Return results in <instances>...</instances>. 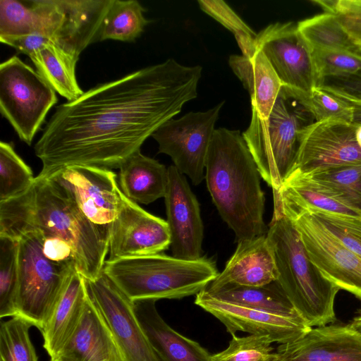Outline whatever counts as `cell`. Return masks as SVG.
<instances>
[{
  "label": "cell",
  "instance_id": "6da1fadb",
  "mask_svg": "<svg viewBox=\"0 0 361 361\" xmlns=\"http://www.w3.org/2000/svg\"><path fill=\"white\" fill-rule=\"evenodd\" d=\"M202 67L173 59L84 92L57 106L34 147L48 178L66 167L121 166L197 97Z\"/></svg>",
  "mask_w": 361,
  "mask_h": 361
},
{
  "label": "cell",
  "instance_id": "7a4b0ae2",
  "mask_svg": "<svg viewBox=\"0 0 361 361\" xmlns=\"http://www.w3.org/2000/svg\"><path fill=\"white\" fill-rule=\"evenodd\" d=\"M37 231L67 241L75 256L76 270L86 279L103 271L109 252V232L89 221L73 192L57 177H35L25 193L0 202V236L18 240Z\"/></svg>",
  "mask_w": 361,
  "mask_h": 361
},
{
  "label": "cell",
  "instance_id": "3957f363",
  "mask_svg": "<svg viewBox=\"0 0 361 361\" xmlns=\"http://www.w3.org/2000/svg\"><path fill=\"white\" fill-rule=\"evenodd\" d=\"M205 169L212 201L238 241L266 235L261 176L240 130L215 129Z\"/></svg>",
  "mask_w": 361,
  "mask_h": 361
},
{
  "label": "cell",
  "instance_id": "277c9868",
  "mask_svg": "<svg viewBox=\"0 0 361 361\" xmlns=\"http://www.w3.org/2000/svg\"><path fill=\"white\" fill-rule=\"evenodd\" d=\"M113 0H0V36L38 34L79 58L97 40Z\"/></svg>",
  "mask_w": 361,
  "mask_h": 361
},
{
  "label": "cell",
  "instance_id": "5b68a950",
  "mask_svg": "<svg viewBox=\"0 0 361 361\" xmlns=\"http://www.w3.org/2000/svg\"><path fill=\"white\" fill-rule=\"evenodd\" d=\"M267 237L275 254V282L296 311L311 327L333 324L340 289L313 264L294 224L279 209H274Z\"/></svg>",
  "mask_w": 361,
  "mask_h": 361
},
{
  "label": "cell",
  "instance_id": "8992f818",
  "mask_svg": "<svg viewBox=\"0 0 361 361\" xmlns=\"http://www.w3.org/2000/svg\"><path fill=\"white\" fill-rule=\"evenodd\" d=\"M102 271L132 301L197 295L219 274L210 259L188 260L163 253L107 259Z\"/></svg>",
  "mask_w": 361,
  "mask_h": 361
},
{
  "label": "cell",
  "instance_id": "52a82bcc",
  "mask_svg": "<svg viewBox=\"0 0 361 361\" xmlns=\"http://www.w3.org/2000/svg\"><path fill=\"white\" fill-rule=\"evenodd\" d=\"M303 94L283 85L269 116L261 118L252 110L243 133L261 178L273 192L280 190L293 166L300 131L315 121Z\"/></svg>",
  "mask_w": 361,
  "mask_h": 361
},
{
  "label": "cell",
  "instance_id": "ba28073f",
  "mask_svg": "<svg viewBox=\"0 0 361 361\" xmlns=\"http://www.w3.org/2000/svg\"><path fill=\"white\" fill-rule=\"evenodd\" d=\"M40 232L23 234L18 241V316L42 331L75 267L54 263L42 250Z\"/></svg>",
  "mask_w": 361,
  "mask_h": 361
},
{
  "label": "cell",
  "instance_id": "9c48e42d",
  "mask_svg": "<svg viewBox=\"0 0 361 361\" xmlns=\"http://www.w3.org/2000/svg\"><path fill=\"white\" fill-rule=\"evenodd\" d=\"M57 101L51 87L19 57L13 56L1 63L0 111L26 144H32Z\"/></svg>",
  "mask_w": 361,
  "mask_h": 361
},
{
  "label": "cell",
  "instance_id": "30bf717a",
  "mask_svg": "<svg viewBox=\"0 0 361 361\" xmlns=\"http://www.w3.org/2000/svg\"><path fill=\"white\" fill-rule=\"evenodd\" d=\"M281 211L298 231L309 258L322 275L340 290L361 300V258L331 234L309 212L290 207L280 201Z\"/></svg>",
  "mask_w": 361,
  "mask_h": 361
},
{
  "label": "cell",
  "instance_id": "8fae6325",
  "mask_svg": "<svg viewBox=\"0 0 361 361\" xmlns=\"http://www.w3.org/2000/svg\"><path fill=\"white\" fill-rule=\"evenodd\" d=\"M224 102L200 112H190L180 118L167 121L153 134L159 153L169 155L176 168L194 185L205 177L206 158Z\"/></svg>",
  "mask_w": 361,
  "mask_h": 361
},
{
  "label": "cell",
  "instance_id": "7c38bea8",
  "mask_svg": "<svg viewBox=\"0 0 361 361\" xmlns=\"http://www.w3.org/2000/svg\"><path fill=\"white\" fill-rule=\"evenodd\" d=\"M361 161V125L341 120L314 121L300 133L291 171L310 173Z\"/></svg>",
  "mask_w": 361,
  "mask_h": 361
},
{
  "label": "cell",
  "instance_id": "4fadbf2b",
  "mask_svg": "<svg viewBox=\"0 0 361 361\" xmlns=\"http://www.w3.org/2000/svg\"><path fill=\"white\" fill-rule=\"evenodd\" d=\"M87 294L110 329L123 361H160L135 316L133 302L102 271L85 279Z\"/></svg>",
  "mask_w": 361,
  "mask_h": 361
},
{
  "label": "cell",
  "instance_id": "5bb4252c",
  "mask_svg": "<svg viewBox=\"0 0 361 361\" xmlns=\"http://www.w3.org/2000/svg\"><path fill=\"white\" fill-rule=\"evenodd\" d=\"M257 42L283 85L305 94L316 86L312 51L297 24H271L257 34Z\"/></svg>",
  "mask_w": 361,
  "mask_h": 361
},
{
  "label": "cell",
  "instance_id": "9a60e30c",
  "mask_svg": "<svg viewBox=\"0 0 361 361\" xmlns=\"http://www.w3.org/2000/svg\"><path fill=\"white\" fill-rule=\"evenodd\" d=\"M171 245L166 221L154 216L122 193L109 233L108 260L161 253Z\"/></svg>",
  "mask_w": 361,
  "mask_h": 361
},
{
  "label": "cell",
  "instance_id": "2e32d148",
  "mask_svg": "<svg viewBox=\"0 0 361 361\" xmlns=\"http://www.w3.org/2000/svg\"><path fill=\"white\" fill-rule=\"evenodd\" d=\"M195 305L218 319L231 335L244 331L268 337L280 345L293 342L312 327L298 320L218 298L206 289L196 295Z\"/></svg>",
  "mask_w": 361,
  "mask_h": 361
},
{
  "label": "cell",
  "instance_id": "e0dca14e",
  "mask_svg": "<svg viewBox=\"0 0 361 361\" xmlns=\"http://www.w3.org/2000/svg\"><path fill=\"white\" fill-rule=\"evenodd\" d=\"M164 195L172 256L188 260L202 257L204 226L200 204L186 178L174 165L168 167Z\"/></svg>",
  "mask_w": 361,
  "mask_h": 361
},
{
  "label": "cell",
  "instance_id": "ac0fdd59",
  "mask_svg": "<svg viewBox=\"0 0 361 361\" xmlns=\"http://www.w3.org/2000/svg\"><path fill=\"white\" fill-rule=\"evenodd\" d=\"M53 176L71 189L87 219L110 233L121 202L116 174L106 169L72 166Z\"/></svg>",
  "mask_w": 361,
  "mask_h": 361
},
{
  "label": "cell",
  "instance_id": "d6986e66",
  "mask_svg": "<svg viewBox=\"0 0 361 361\" xmlns=\"http://www.w3.org/2000/svg\"><path fill=\"white\" fill-rule=\"evenodd\" d=\"M276 352L283 361H361V334L349 324L312 327Z\"/></svg>",
  "mask_w": 361,
  "mask_h": 361
},
{
  "label": "cell",
  "instance_id": "ffe728a7",
  "mask_svg": "<svg viewBox=\"0 0 361 361\" xmlns=\"http://www.w3.org/2000/svg\"><path fill=\"white\" fill-rule=\"evenodd\" d=\"M274 250L266 235L238 241L235 252L206 290L214 293L229 286H261L276 281Z\"/></svg>",
  "mask_w": 361,
  "mask_h": 361
},
{
  "label": "cell",
  "instance_id": "44dd1931",
  "mask_svg": "<svg viewBox=\"0 0 361 361\" xmlns=\"http://www.w3.org/2000/svg\"><path fill=\"white\" fill-rule=\"evenodd\" d=\"M155 300L133 301L137 321L160 361H212L199 343L171 327L161 317Z\"/></svg>",
  "mask_w": 361,
  "mask_h": 361
},
{
  "label": "cell",
  "instance_id": "7402d4cb",
  "mask_svg": "<svg viewBox=\"0 0 361 361\" xmlns=\"http://www.w3.org/2000/svg\"><path fill=\"white\" fill-rule=\"evenodd\" d=\"M87 298L85 278L73 270L41 331L43 347L51 358L59 355L73 335L82 317Z\"/></svg>",
  "mask_w": 361,
  "mask_h": 361
},
{
  "label": "cell",
  "instance_id": "603a6c76",
  "mask_svg": "<svg viewBox=\"0 0 361 361\" xmlns=\"http://www.w3.org/2000/svg\"><path fill=\"white\" fill-rule=\"evenodd\" d=\"M57 356L65 361H123L110 329L89 295L78 328Z\"/></svg>",
  "mask_w": 361,
  "mask_h": 361
},
{
  "label": "cell",
  "instance_id": "cb8c5ba5",
  "mask_svg": "<svg viewBox=\"0 0 361 361\" xmlns=\"http://www.w3.org/2000/svg\"><path fill=\"white\" fill-rule=\"evenodd\" d=\"M228 63L248 91L252 110L267 118L283 85L265 55L259 49L252 59L231 55Z\"/></svg>",
  "mask_w": 361,
  "mask_h": 361
},
{
  "label": "cell",
  "instance_id": "d4e9b609",
  "mask_svg": "<svg viewBox=\"0 0 361 361\" xmlns=\"http://www.w3.org/2000/svg\"><path fill=\"white\" fill-rule=\"evenodd\" d=\"M122 193L135 203L148 204L164 197L169 179L168 168L142 154L131 155L119 168Z\"/></svg>",
  "mask_w": 361,
  "mask_h": 361
},
{
  "label": "cell",
  "instance_id": "484cf974",
  "mask_svg": "<svg viewBox=\"0 0 361 361\" xmlns=\"http://www.w3.org/2000/svg\"><path fill=\"white\" fill-rule=\"evenodd\" d=\"M28 56L37 72L55 92L68 101H73L83 94L75 75L78 57L52 42L36 49Z\"/></svg>",
  "mask_w": 361,
  "mask_h": 361
},
{
  "label": "cell",
  "instance_id": "4316f807",
  "mask_svg": "<svg viewBox=\"0 0 361 361\" xmlns=\"http://www.w3.org/2000/svg\"><path fill=\"white\" fill-rule=\"evenodd\" d=\"M209 293L240 305L304 320L275 281L261 286H229Z\"/></svg>",
  "mask_w": 361,
  "mask_h": 361
},
{
  "label": "cell",
  "instance_id": "83f0119b",
  "mask_svg": "<svg viewBox=\"0 0 361 361\" xmlns=\"http://www.w3.org/2000/svg\"><path fill=\"white\" fill-rule=\"evenodd\" d=\"M145 8L136 0H113L101 26L97 40L133 42L149 23Z\"/></svg>",
  "mask_w": 361,
  "mask_h": 361
},
{
  "label": "cell",
  "instance_id": "f1b7e54d",
  "mask_svg": "<svg viewBox=\"0 0 361 361\" xmlns=\"http://www.w3.org/2000/svg\"><path fill=\"white\" fill-rule=\"evenodd\" d=\"M297 28L311 51L322 49L355 51L350 37L336 15L324 12L297 23Z\"/></svg>",
  "mask_w": 361,
  "mask_h": 361
},
{
  "label": "cell",
  "instance_id": "f546056e",
  "mask_svg": "<svg viewBox=\"0 0 361 361\" xmlns=\"http://www.w3.org/2000/svg\"><path fill=\"white\" fill-rule=\"evenodd\" d=\"M32 169L20 157L11 142H0V202L25 193L35 182Z\"/></svg>",
  "mask_w": 361,
  "mask_h": 361
},
{
  "label": "cell",
  "instance_id": "4dcf8cb0",
  "mask_svg": "<svg viewBox=\"0 0 361 361\" xmlns=\"http://www.w3.org/2000/svg\"><path fill=\"white\" fill-rule=\"evenodd\" d=\"M303 173L335 190L361 216V161Z\"/></svg>",
  "mask_w": 361,
  "mask_h": 361
},
{
  "label": "cell",
  "instance_id": "1f68e13d",
  "mask_svg": "<svg viewBox=\"0 0 361 361\" xmlns=\"http://www.w3.org/2000/svg\"><path fill=\"white\" fill-rule=\"evenodd\" d=\"M18 241L0 236V317H17Z\"/></svg>",
  "mask_w": 361,
  "mask_h": 361
},
{
  "label": "cell",
  "instance_id": "d6a6232c",
  "mask_svg": "<svg viewBox=\"0 0 361 361\" xmlns=\"http://www.w3.org/2000/svg\"><path fill=\"white\" fill-rule=\"evenodd\" d=\"M31 326L20 317L1 322L0 361H38L30 338Z\"/></svg>",
  "mask_w": 361,
  "mask_h": 361
},
{
  "label": "cell",
  "instance_id": "836d02e7",
  "mask_svg": "<svg viewBox=\"0 0 361 361\" xmlns=\"http://www.w3.org/2000/svg\"><path fill=\"white\" fill-rule=\"evenodd\" d=\"M228 347L212 355V361H282L267 336L250 334L240 337L233 334Z\"/></svg>",
  "mask_w": 361,
  "mask_h": 361
},
{
  "label": "cell",
  "instance_id": "e575fe53",
  "mask_svg": "<svg viewBox=\"0 0 361 361\" xmlns=\"http://www.w3.org/2000/svg\"><path fill=\"white\" fill-rule=\"evenodd\" d=\"M317 86L324 78L361 71V54L344 49H322L312 51Z\"/></svg>",
  "mask_w": 361,
  "mask_h": 361
},
{
  "label": "cell",
  "instance_id": "d590c367",
  "mask_svg": "<svg viewBox=\"0 0 361 361\" xmlns=\"http://www.w3.org/2000/svg\"><path fill=\"white\" fill-rule=\"evenodd\" d=\"M303 100L315 121L326 119L353 122V108L350 104L321 86L314 87Z\"/></svg>",
  "mask_w": 361,
  "mask_h": 361
},
{
  "label": "cell",
  "instance_id": "8d00e7d4",
  "mask_svg": "<svg viewBox=\"0 0 361 361\" xmlns=\"http://www.w3.org/2000/svg\"><path fill=\"white\" fill-rule=\"evenodd\" d=\"M305 211L311 213L331 234L361 258V217L312 209Z\"/></svg>",
  "mask_w": 361,
  "mask_h": 361
},
{
  "label": "cell",
  "instance_id": "74e56055",
  "mask_svg": "<svg viewBox=\"0 0 361 361\" xmlns=\"http://www.w3.org/2000/svg\"><path fill=\"white\" fill-rule=\"evenodd\" d=\"M313 3L324 12L336 15L355 51L361 54V0H315Z\"/></svg>",
  "mask_w": 361,
  "mask_h": 361
},
{
  "label": "cell",
  "instance_id": "f35d334b",
  "mask_svg": "<svg viewBox=\"0 0 361 361\" xmlns=\"http://www.w3.org/2000/svg\"><path fill=\"white\" fill-rule=\"evenodd\" d=\"M200 8L220 23L234 35L243 32L257 36L256 34L230 6L221 0H200Z\"/></svg>",
  "mask_w": 361,
  "mask_h": 361
},
{
  "label": "cell",
  "instance_id": "ab89813d",
  "mask_svg": "<svg viewBox=\"0 0 361 361\" xmlns=\"http://www.w3.org/2000/svg\"><path fill=\"white\" fill-rule=\"evenodd\" d=\"M317 86L324 87L346 102L361 103V71L326 78Z\"/></svg>",
  "mask_w": 361,
  "mask_h": 361
},
{
  "label": "cell",
  "instance_id": "60d3db41",
  "mask_svg": "<svg viewBox=\"0 0 361 361\" xmlns=\"http://www.w3.org/2000/svg\"><path fill=\"white\" fill-rule=\"evenodd\" d=\"M42 250L51 262L76 269L73 249L65 240L54 235H42Z\"/></svg>",
  "mask_w": 361,
  "mask_h": 361
},
{
  "label": "cell",
  "instance_id": "b9f144b4",
  "mask_svg": "<svg viewBox=\"0 0 361 361\" xmlns=\"http://www.w3.org/2000/svg\"><path fill=\"white\" fill-rule=\"evenodd\" d=\"M234 35L242 51L243 56L249 59L254 58L259 50L257 36H253L243 32L235 34Z\"/></svg>",
  "mask_w": 361,
  "mask_h": 361
},
{
  "label": "cell",
  "instance_id": "7bdbcfd3",
  "mask_svg": "<svg viewBox=\"0 0 361 361\" xmlns=\"http://www.w3.org/2000/svg\"><path fill=\"white\" fill-rule=\"evenodd\" d=\"M353 108V123L361 125V103L348 102Z\"/></svg>",
  "mask_w": 361,
  "mask_h": 361
},
{
  "label": "cell",
  "instance_id": "ee69618b",
  "mask_svg": "<svg viewBox=\"0 0 361 361\" xmlns=\"http://www.w3.org/2000/svg\"><path fill=\"white\" fill-rule=\"evenodd\" d=\"M349 325L360 334H361V313L355 317L351 324Z\"/></svg>",
  "mask_w": 361,
  "mask_h": 361
},
{
  "label": "cell",
  "instance_id": "f6af8a7d",
  "mask_svg": "<svg viewBox=\"0 0 361 361\" xmlns=\"http://www.w3.org/2000/svg\"><path fill=\"white\" fill-rule=\"evenodd\" d=\"M50 361H65L63 360H62L61 357H59V356H56V357H52L51 358V360Z\"/></svg>",
  "mask_w": 361,
  "mask_h": 361
},
{
  "label": "cell",
  "instance_id": "bcb514c9",
  "mask_svg": "<svg viewBox=\"0 0 361 361\" xmlns=\"http://www.w3.org/2000/svg\"><path fill=\"white\" fill-rule=\"evenodd\" d=\"M282 360V359H281ZM283 361V360H282Z\"/></svg>",
  "mask_w": 361,
  "mask_h": 361
}]
</instances>
